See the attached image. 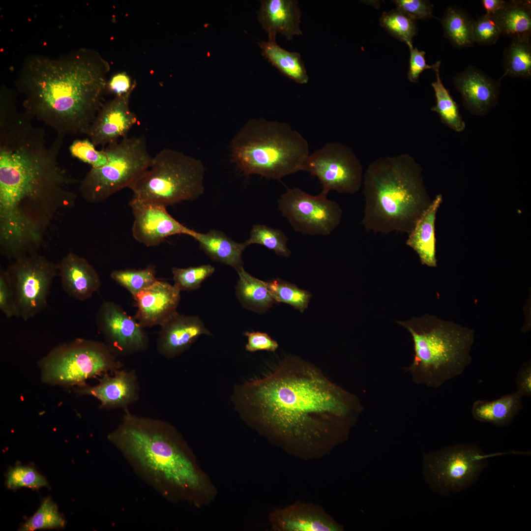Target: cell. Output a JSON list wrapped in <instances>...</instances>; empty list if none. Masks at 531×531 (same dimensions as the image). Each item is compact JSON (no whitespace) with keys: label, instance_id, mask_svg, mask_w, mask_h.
Returning <instances> with one entry per match:
<instances>
[{"label":"cell","instance_id":"cell-1","mask_svg":"<svg viewBox=\"0 0 531 531\" xmlns=\"http://www.w3.org/2000/svg\"><path fill=\"white\" fill-rule=\"evenodd\" d=\"M236 398L287 452L306 459L323 456L346 441L363 410L356 395L295 356L240 386Z\"/></svg>","mask_w":531,"mask_h":531},{"label":"cell","instance_id":"cell-30","mask_svg":"<svg viewBox=\"0 0 531 531\" xmlns=\"http://www.w3.org/2000/svg\"><path fill=\"white\" fill-rule=\"evenodd\" d=\"M473 22L466 11L454 6L446 9L441 20L445 37L459 49L474 45Z\"/></svg>","mask_w":531,"mask_h":531},{"label":"cell","instance_id":"cell-33","mask_svg":"<svg viewBox=\"0 0 531 531\" xmlns=\"http://www.w3.org/2000/svg\"><path fill=\"white\" fill-rule=\"evenodd\" d=\"M265 283L275 302L289 304L301 312L307 307L311 297L309 292L280 279L265 281Z\"/></svg>","mask_w":531,"mask_h":531},{"label":"cell","instance_id":"cell-39","mask_svg":"<svg viewBox=\"0 0 531 531\" xmlns=\"http://www.w3.org/2000/svg\"><path fill=\"white\" fill-rule=\"evenodd\" d=\"M6 485L9 489L15 490L22 487L37 490L47 486L48 481L42 474L33 468L17 465L11 468L7 472Z\"/></svg>","mask_w":531,"mask_h":531},{"label":"cell","instance_id":"cell-22","mask_svg":"<svg viewBox=\"0 0 531 531\" xmlns=\"http://www.w3.org/2000/svg\"><path fill=\"white\" fill-rule=\"evenodd\" d=\"M301 15L296 1L265 0L261 1L258 19L269 41H276L277 33L290 40L295 35L302 34L299 27Z\"/></svg>","mask_w":531,"mask_h":531},{"label":"cell","instance_id":"cell-46","mask_svg":"<svg viewBox=\"0 0 531 531\" xmlns=\"http://www.w3.org/2000/svg\"><path fill=\"white\" fill-rule=\"evenodd\" d=\"M134 86L130 77L125 72L114 74L108 81L107 89L109 92L120 96L133 90Z\"/></svg>","mask_w":531,"mask_h":531},{"label":"cell","instance_id":"cell-3","mask_svg":"<svg viewBox=\"0 0 531 531\" xmlns=\"http://www.w3.org/2000/svg\"><path fill=\"white\" fill-rule=\"evenodd\" d=\"M125 410L120 424L108 439L136 472L164 495L170 488H200V475L171 426Z\"/></svg>","mask_w":531,"mask_h":531},{"label":"cell","instance_id":"cell-40","mask_svg":"<svg viewBox=\"0 0 531 531\" xmlns=\"http://www.w3.org/2000/svg\"><path fill=\"white\" fill-rule=\"evenodd\" d=\"M501 36V29L494 15L485 13L474 20L473 37L474 43L482 45H493Z\"/></svg>","mask_w":531,"mask_h":531},{"label":"cell","instance_id":"cell-23","mask_svg":"<svg viewBox=\"0 0 531 531\" xmlns=\"http://www.w3.org/2000/svg\"><path fill=\"white\" fill-rule=\"evenodd\" d=\"M118 370L113 377L105 375L98 384L85 387L80 393L95 397L104 407L125 408L138 398L137 379L134 371Z\"/></svg>","mask_w":531,"mask_h":531},{"label":"cell","instance_id":"cell-25","mask_svg":"<svg viewBox=\"0 0 531 531\" xmlns=\"http://www.w3.org/2000/svg\"><path fill=\"white\" fill-rule=\"evenodd\" d=\"M190 236L212 260L231 266L236 271L243 267L242 254L247 247L244 242H235L223 232L213 229L206 233L193 230Z\"/></svg>","mask_w":531,"mask_h":531},{"label":"cell","instance_id":"cell-24","mask_svg":"<svg viewBox=\"0 0 531 531\" xmlns=\"http://www.w3.org/2000/svg\"><path fill=\"white\" fill-rule=\"evenodd\" d=\"M442 201L438 195L423 212L411 232L406 244L418 255L422 264L437 266L435 221L438 208Z\"/></svg>","mask_w":531,"mask_h":531},{"label":"cell","instance_id":"cell-14","mask_svg":"<svg viewBox=\"0 0 531 531\" xmlns=\"http://www.w3.org/2000/svg\"><path fill=\"white\" fill-rule=\"evenodd\" d=\"M96 323L115 355H128L144 351L148 347L144 328L116 303L104 301L96 314Z\"/></svg>","mask_w":531,"mask_h":531},{"label":"cell","instance_id":"cell-19","mask_svg":"<svg viewBox=\"0 0 531 531\" xmlns=\"http://www.w3.org/2000/svg\"><path fill=\"white\" fill-rule=\"evenodd\" d=\"M276 531H343V527L320 506L296 502L276 509L270 516Z\"/></svg>","mask_w":531,"mask_h":531},{"label":"cell","instance_id":"cell-26","mask_svg":"<svg viewBox=\"0 0 531 531\" xmlns=\"http://www.w3.org/2000/svg\"><path fill=\"white\" fill-rule=\"evenodd\" d=\"M522 399L516 391L492 401L477 400L472 404V414L478 421L506 427L522 410Z\"/></svg>","mask_w":531,"mask_h":531},{"label":"cell","instance_id":"cell-2","mask_svg":"<svg viewBox=\"0 0 531 531\" xmlns=\"http://www.w3.org/2000/svg\"><path fill=\"white\" fill-rule=\"evenodd\" d=\"M109 63L92 50L58 59L34 55L17 81L25 112L59 134L86 135L104 104Z\"/></svg>","mask_w":531,"mask_h":531},{"label":"cell","instance_id":"cell-17","mask_svg":"<svg viewBox=\"0 0 531 531\" xmlns=\"http://www.w3.org/2000/svg\"><path fill=\"white\" fill-rule=\"evenodd\" d=\"M501 79L496 80L478 68L469 66L453 78L455 88L461 94L464 107L471 114L487 115L497 105Z\"/></svg>","mask_w":531,"mask_h":531},{"label":"cell","instance_id":"cell-36","mask_svg":"<svg viewBox=\"0 0 531 531\" xmlns=\"http://www.w3.org/2000/svg\"><path fill=\"white\" fill-rule=\"evenodd\" d=\"M288 239L281 230L262 224L254 225L249 238L244 242L248 246L258 244L273 251L283 257L290 256L291 251L287 245Z\"/></svg>","mask_w":531,"mask_h":531},{"label":"cell","instance_id":"cell-16","mask_svg":"<svg viewBox=\"0 0 531 531\" xmlns=\"http://www.w3.org/2000/svg\"><path fill=\"white\" fill-rule=\"evenodd\" d=\"M132 92L115 96L102 105L86 134L95 147H106L128 136L137 123V117L129 105Z\"/></svg>","mask_w":531,"mask_h":531},{"label":"cell","instance_id":"cell-20","mask_svg":"<svg viewBox=\"0 0 531 531\" xmlns=\"http://www.w3.org/2000/svg\"><path fill=\"white\" fill-rule=\"evenodd\" d=\"M160 326L157 349L167 358L179 355L201 335H211L198 316L180 314L177 311Z\"/></svg>","mask_w":531,"mask_h":531},{"label":"cell","instance_id":"cell-27","mask_svg":"<svg viewBox=\"0 0 531 531\" xmlns=\"http://www.w3.org/2000/svg\"><path fill=\"white\" fill-rule=\"evenodd\" d=\"M494 16L501 29V36H507L512 40L531 41L530 0L507 1L504 8Z\"/></svg>","mask_w":531,"mask_h":531},{"label":"cell","instance_id":"cell-5","mask_svg":"<svg viewBox=\"0 0 531 531\" xmlns=\"http://www.w3.org/2000/svg\"><path fill=\"white\" fill-rule=\"evenodd\" d=\"M397 323L412 336L413 357L405 371L415 384L438 388L471 363L473 329L429 314Z\"/></svg>","mask_w":531,"mask_h":531},{"label":"cell","instance_id":"cell-41","mask_svg":"<svg viewBox=\"0 0 531 531\" xmlns=\"http://www.w3.org/2000/svg\"><path fill=\"white\" fill-rule=\"evenodd\" d=\"M71 155L88 163L91 167L102 166L108 162L107 154L103 148L97 150L95 146L88 139L75 140L69 148Z\"/></svg>","mask_w":531,"mask_h":531},{"label":"cell","instance_id":"cell-12","mask_svg":"<svg viewBox=\"0 0 531 531\" xmlns=\"http://www.w3.org/2000/svg\"><path fill=\"white\" fill-rule=\"evenodd\" d=\"M327 194L322 190L312 195L298 188H287L278 200V208L295 232L328 236L339 225L343 211Z\"/></svg>","mask_w":531,"mask_h":531},{"label":"cell","instance_id":"cell-43","mask_svg":"<svg viewBox=\"0 0 531 531\" xmlns=\"http://www.w3.org/2000/svg\"><path fill=\"white\" fill-rule=\"evenodd\" d=\"M0 309L8 318H19L14 293L7 270L0 268Z\"/></svg>","mask_w":531,"mask_h":531},{"label":"cell","instance_id":"cell-37","mask_svg":"<svg viewBox=\"0 0 531 531\" xmlns=\"http://www.w3.org/2000/svg\"><path fill=\"white\" fill-rule=\"evenodd\" d=\"M65 521L57 504L50 498L45 499L34 514L20 528L21 531L61 528Z\"/></svg>","mask_w":531,"mask_h":531},{"label":"cell","instance_id":"cell-29","mask_svg":"<svg viewBox=\"0 0 531 531\" xmlns=\"http://www.w3.org/2000/svg\"><path fill=\"white\" fill-rule=\"evenodd\" d=\"M259 46L263 56L282 73L297 83H308L309 77L299 53L285 50L276 41H262Z\"/></svg>","mask_w":531,"mask_h":531},{"label":"cell","instance_id":"cell-28","mask_svg":"<svg viewBox=\"0 0 531 531\" xmlns=\"http://www.w3.org/2000/svg\"><path fill=\"white\" fill-rule=\"evenodd\" d=\"M236 272L239 278L236 287V294L241 305L244 308L258 313L266 311L275 302L271 296L265 281L252 276L243 267Z\"/></svg>","mask_w":531,"mask_h":531},{"label":"cell","instance_id":"cell-31","mask_svg":"<svg viewBox=\"0 0 531 531\" xmlns=\"http://www.w3.org/2000/svg\"><path fill=\"white\" fill-rule=\"evenodd\" d=\"M440 65L441 61H437L433 69L436 80L431 86L434 90L436 103L432 107L431 110L437 113L441 121L449 128L461 132L465 130L466 123L459 111V105L441 81L439 72Z\"/></svg>","mask_w":531,"mask_h":531},{"label":"cell","instance_id":"cell-44","mask_svg":"<svg viewBox=\"0 0 531 531\" xmlns=\"http://www.w3.org/2000/svg\"><path fill=\"white\" fill-rule=\"evenodd\" d=\"M244 334L247 338L245 349L248 352H255L259 351L275 352L278 347L277 342L266 333L259 331H247Z\"/></svg>","mask_w":531,"mask_h":531},{"label":"cell","instance_id":"cell-18","mask_svg":"<svg viewBox=\"0 0 531 531\" xmlns=\"http://www.w3.org/2000/svg\"><path fill=\"white\" fill-rule=\"evenodd\" d=\"M180 293L174 285L157 280L133 296L137 308L134 318L143 328L161 326L177 312Z\"/></svg>","mask_w":531,"mask_h":531},{"label":"cell","instance_id":"cell-38","mask_svg":"<svg viewBox=\"0 0 531 531\" xmlns=\"http://www.w3.org/2000/svg\"><path fill=\"white\" fill-rule=\"evenodd\" d=\"M174 285L181 292L199 288L202 282L211 275L215 268L210 265H204L187 268H172Z\"/></svg>","mask_w":531,"mask_h":531},{"label":"cell","instance_id":"cell-45","mask_svg":"<svg viewBox=\"0 0 531 531\" xmlns=\"http://www.w3.org/2000/svg\"><path fill=\"white\" fill-rule=\"evenodd\" d=\"M410 58L408 72V79L411 82L417 83L419 76L425 70L434 69L435 63L429 65L426 63L425 52L419 51L416 47L410 49Z\"/></svg>","mask_w":531,"mask_h":531},{"label":"cell","instance_id":"cell-9","mask_svg":"<svg viewBox=\"0 0 531 531\" xmlns=\"http://www.w3.org/2000/svg\"><path fill=\"white\" fill-rule=\"evenodd\" d=\"M473 443H457L424 453L422 473L431 491L444 496L466 490L479 479L491 457Z\"/></svg>","mask_w":531,"mask_h":531},{"label":"cell","instance_id":"cell-10","mask_svg":"<svg viewBox=\"0 0 531 531\" xmlns=\"http://www.w3.org/2000/svg\"><path fill=\"white\" fill-rule=\"evenodd\" d=\"M42 363L46 379L64 384L82 383L121 366L107 345L84 339L56 348Z\"/></svg>","mask_w":531,"mask_h":531},{"label":"cell","instance_id":"cell-13","mask_svg":"<svg viewBox=\"0 0 531 531\" xmlns=\"http://www.w3.org/2000/svg\"><path fill=\"white\" fill-rule=\"evenodd\" d=\"M301 171L316 177L328 193L353 194L362 185L364 174L361 163L352 149L338 142L328 143L309 154Z\"/></svg>","mask_w":531,"mask_h":531},{"label":"cell","instance_id":"cell-32","mask_svg":"<svg viewBox=\"0 0 531 531\" xmlns=\"http://www.w3.org/2000/svg\"><path fill=\"white\" fill-rule=\"evenodd\" d=\"M503 74L505 76L529 79L531 77V41L512 40L503 52Z\"/></svg>","mask_w":531,"mask_h":531},{"label":"cell","instance_id":"cell-7","mask_svg":"<svg viewBox=\"0 0 531 531\" xmlns=\"http://www.w3.org/2000/svg\"><path fill=\"white\" fill-rule=\"evenodd\" d=\"M205 170L201 160L165 148L152 156L149 168L128 188L132 199L165 206L193 201L204 192Z\"/></svg>","mask_w":531,"mask_h":531},{"label":"cell","instance_id":"cell-42","mask_svg":"<svg viewBox=\"0 0 531 531\" xmlns=\"http://www.w3.org/2000/svg\"><path fill=\"white\" fill-rule=\"evenodd\" d=\"M397 9L414 21L425 20L433 17V4L425 0H393Z\"/></svg>","mask_w":531,"mask_h":531},{"label":"cell","instance_id":"cell-6","mask_svg":"<svg viewBox=\"0 0 531 531\" xmlns=\"http://www.w3.org/2000/svg\"><path fill=\"white\" fill-rule=\"evenodd\" d=\"M232 160L246 175L274 179L301 171L309 154L307 140L287 123L249 120L233 138Z\"/></svg>","mask_w":531,"mask_h":531},{"label":"cell","instance_id":"cell-15","mask_svg":"<svg viewBox=\"0 0 531 531\" xmlns=\"http://www.w3.org/2000/svg\"><path fill=\"white\" fill-rule=\"evenodd\" d=\"M129 204L134 218L132 236L136 240L148 247L157 246L171 236L185 234L190 236L193 230L173 218L164 206L132 198Z\"/></svg>","mask_w":531,"mask_h":531},{"label":"cell","instance_id":"cell-8","mask_svg":"<svg viewBox=\"0 0 531 531\" xmlns=\"http://www.w3.org/2000/svg\"><path fill=\"white\" fill-rule=\"evenodd\" d=\"M103 148L108 162L102 166L91 167L79 185L82 196L91 203L105 201L128 188L149 168L152 158L144 135L125 137Z\"/></svg>","mask_w":531,"mask_h":531},{"label":"cell","instance_id":"cell-21","mask_svg":"<svg viewBox=\"0 0 531 531\" xmlns=\"http://www.w3.org/2000/svg\"><path fill=\"white\" fill-rule=\"evenodd\" d=\"M59 273L63 291L74 299L89 298L100 287L99 274L84 258L70 252L59 264Z\"/></svg>","mask_w":531,"mask_h":531},{"label":"cell","instance_id":"cell-47","mask_svg":"<svg viewBox=\"0 0 531 531\" xmlns=\"http://www.w3.org/2000/svg\"><path fill=\"white\" fill-rule=\"evenodd\" d=\"M516 392L522 397L531 396V363L528 361L523 363L516 375L515 379Z\"/></svg>","mask_w":531,"mask_h":531},{"label":"cell","instance_id":"cell-35","mask_svg":"<svg viewBox=\"0 0 531 531\" xmlns=\"http://www.w3.org/2000/svg\"><path fill=\"white\" fill-rule=\"evenodd\" d=\"M380 23L390 35L405 42L410 49L413 48L412 39L417 31L415 21L396 9L384 12Z\"/></svg>","mask_w":531,"mask_h":531},{"label":"cell","instance_id":"cell-11","mask_svg":"<svg viewBox=\"0 0 531 531\" xmlns=\"http://www.w3.org/2000/svg\"><path fill=\"white\" fill-rule=\"evenodd\" d=\"M7 271L19 318L26 321L46 307L59 264L34 253L15 259Z\"/></svg>","mask_w":531,"mask_h":531},{"label":"cell","instance_id":"cell-4","mask_svg":"<svg viewBox=\"0 0 531 531\" xmlns=\"http://www.w3.org/2000/svg\"><path fill=\"white\" fill-rule=\"evenodd\" d=\"M421 173L419 164L408 154L372 162L362 183L364 228L375 233L409 234L432 202Z\"/></svg>","mask_w":531,"mask_h":531},{"label":"cell","instance_id":"cell-34","mask_svg":"<svg viewBox=\"0 0 531 531\" xmlns=\"http://www.w3.org/2000/svg\"><path fill=\"white\" fill-rule=\"evenodd\" d=\"M110 277L132 296L158 280L156 277V267L151 264L144 269L115 270L112 271Z\"/></svg>","mask_w":531,"mask_h":531},{"label":"cell","instance_id":"cell-48","mask_svg":"<svg viewBox=\"0 0 531 531\" xmlns=\"http://www.w3.org/2000/svg\"><path fill=\"white\" fill-rule=\"evenodd\" d=\"M481 1L486 13L493 15L502 9L507 2L503 0H482Z\"/></svg>","mask_w":531,"mask_h":531}]
</instances>
